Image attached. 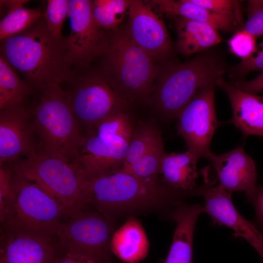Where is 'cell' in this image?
Here are the masks:
<instances>
[{
	"mask_svg": "<svg viewBox=\"0 0 263 263\" xmlns=\"http://www.w3.org/2000/svg\"><path fill=\"white\" fill-rule=\"evenodd\" d=\"M67 37L57 38L43 16L26 31L1 40L2 56L32 88L67 83L75 74L66 57Z\"/></svg>",
	"mask_w": 263,
	"mask_h": 263,
	"instance_id": "6da1fadb",
	"label": "cell"
},
{
	"mask_svg": "<svg viewBox=\"0 0 263 263\" xmlns=\"http://www.w3.org/2000/svg\"><path fill=\"white\" fill-rule=\"evenodd\" d=\"M85 190L89 205L112 221L118 215L130 212L164 207L174 208L184 198L192 196L163 182L144 181L121 168L86 177Z\"/></svg>",
	"mask_w": 263,
	"mask_h": 263,
	"instance_id": "7a4b0ae2",
	"label": "cell"
},
{
	"mask_svg": "<svg viewBox=\"0 0 263 263\" xmlns=\"http://www.w3.org/2000/svg\"><path fill=\"white\" fill-rule=\"evenodd\" d=\"M157 68L152 102L167 120L179 114L205 86L217 80L226 71V65L220 54L207 50L184 62L161 61Z\"/></svg>",
	"mask_w": 263,
	"mask_h": 263,
	"instance_id": "3957f363",
	"label": "cell"
},
{
	"mask_svg": "<svg viewBox=\"0 0 263 263\" xmlns=\"http://www.w3.org/2000/svg\"><path fill=\"white\" fill-rule=\"evenodd\" d=\"M100 57V71L130 103L146 100L153 92L157 73L154 60L126 29L108 31Z\"/></svg>",
	"mask_w": 263,
	"mask_h": 263,
	"instance_id": "277c9868",
	"label": "cell"
},
{
	"mask_svg": "<svg viewBox=\"0 0 263 263\" xmlns=\"http://www.w3.org/2000/svg\"><path fill=\"white\" fill-rule=\"evenodd\" d=\"M39 90L41 95L32 114L33 132L39 141L38 152L77 164L84 136L66 93L55 84Z\"/></svg>",
	"mask_w": 263,
	"mask_h": 263,
	"instance_id": "5b68a950",
	"label": "cell"
},
{
	"mask_svg": "<svg viewBox=\"0 0 263 263\" xmlns=\"http://www.w3.org/2000/svg\"><path fill=\"white\" fill-rule=\"evenodd\" d=\"M12 186L13 196L0 210L4 231L47 238L56 236L62 218L67 217L62 207L13 169Z\"/></svg>",
	"mask_w": 263,
	"mask_h": 263,
	"instance_id": "8992f818",
	"label": "cell"
},
{
	"mask_svg": "<svg viewBox=\"0 0 263 263\" xmlns=\"http://www.w3.org/2000/svg\"><path fill=\"white\" fill-rule=\"evenodd\" d=\"M12 169L55 199L67 218L89 205L86 177L76 164L37 151L13 162Z\"/></svg>",
	"mask_w": 263,
	"mask_h": 263,
	"instance_id": "52a82bcc",
	"label": "cell"
},
{
	"mask_svg": "<svg viewBox=\"0 0 263 263\" xmlns=\"http://www.w3.org/2000/svg\"><path fill=\"white\" fill-rule=\"evenodd\" d=\"M134 129L128 112H122L111 115L88 130L77 160L85 177L121 168Z\"/></svg>",
	"mask_w": 263,
	"mask_h": 263,
	"instance_id": "ba28073f",
	"label": "cell"
},
{
	"mask_svg": "<svg viewBox=\"0 0 263 263\" xmlns=\"http://www.w3.org/2000/svg\"><path fill=\"white\" fill-rule=\"evenodd\" d=\"M65 92L79 124L87 131L107 117L127 112L130 103L100 71L75 73Z\"/></svg>",
	"mask_w": 263,
	"mask_h": 263,
	"instance_id": "9c48e42d",
	"label": "cell"
},
{
	"mask_svg": "<svg viewBox=\"0 0 263 263\" xmlns=\"http://www.w3.org/2000/svg\"><path fill=\"white\" fill-rule=\"evenodd\" d=\"M113 222L87 208L62 221L56 237L62 249L82 252L98 263H114L110 247Z\"/></svg>",
	"mask_w": 263,
	"mask_h": 263,
	"instance_id": "30bf717a",
	"label": "cell"
},
{
	"mask_svg": "<svg viewBox=\"0 0 263 263\" xmlns=\"http://www.w3.org/2000/svg\"><path fill=\"white\" fill-rule=\"evenodd\" d=\"M71 31L67 37L66 57L75 73L88 70L99 57L105 47L108 31L101 28L93 15V1L69 0Z\"/></svg>",
	"mask_w": 263,
	"mask_h": 263,
	"instance_id": "8fae6325",
	"label": "cell"
},
{
	"mask_svg": "<svg viewBox=\"0 0 263 263\" xmlns=\"http://www.w3.org/2000/svg\"><path fill=\"white\" fill-rule=\"evenodd\" d=\"M216 82L202 88L179 114L177 132L185 141L188 150L197 158H206L218 122L215 108Z\"/></svg>",
	"mask_w": 263,
	"mask_h": 263,
	"instance_id": "7c38bea8",
	"label": "cell"
},
{
	"mask_svg": "<svg viewBox=\"0 0 263 263\" xmlns=\"http://www.w3.org/2000/svg\"><path fill=\"white\" fill-rule=\"evenodd\" d=\"M126 29L132 40L154 60H168L173 46L166 27L145 1L130 0Z\"/></svg>",
	"mask_w": 263,
	"mask_h": 263,
	"instance_id": "4fadbf2b",
	"label": "cell"
},
{
	"mask_svg": "<svg viewBox=\"0 0 263 263\" xmlns=\"http://www.w3.org/2000/svg\"><path fill=\"white\" fill-rule=\"evenodd\" d=\"M209 183L202 196L205 200L204 211L210 217L213 225L231 228L233 236L247 241L259 253L263 263V233L254 223L245 219L235 208L231 194L220 185Z\"/></svg>",
	"mask_w": 263,
	"mask_h": 263,
	"instance_id": "5bb4252c",
	"label": "cell"
},
{
	"mask_svg": "<svg viewBox=\"0 0 263 263\" xmlns=\"http://www.w3.org/2000/svg\"><path fill=\"white\" fill-rule=\"evenodd\" d=\"M32 114L23 105L0 110V164L14 162L38 151Z\"/></svg>",
	"mask_w": 263,
	"mask_h": 263,
	"instance_id": "9a60e30c",
	"label": "cell"
},
{
	"mask_svg": "<svg viewBox=\"0 0 263 263\" xmlns=\"http://www.w3.org/2000/svg\"><path fill=\"white\" fill-rule=\"evenodd\" d=\"M206 158L215 170L219 185L228 193L244 191L246 195L257 188L255 162L242 147L220 155L211 152Z\"/></svg>",
	"mask_w": 263,
	"mask_h": 263,
	"instance_id": "2e32d148",
	"label": "cell"
},
{
	"mask_svg": "<svg viewBox=\"0 0 263 263\" xmlns=\"http://www.w3.org/2000/svg\"><path fill=\"white\" fill-rule=\"evenodd\" d=\"M3 233L2 263H54L62 250L53 238L6 231Z\"/></svg>",
	"mask_w": 263,
	"mask_h": 263,
	"instance_id": "e0dca14e",
	"label": "cell"
},
{
	"mask_svg": "<svg viewBox=\"0 0 263 263\" xmlns=\"http://www.w3.org/2000/svg\"><path fill=\"white\" fill-rule=\"evenodd\" d=\"M216 85L229 98L232 110V123L245 136H263V97L243 92L223 77L217 80Z\"/></svg>",
	"mask_w": 263,
	"mask_h": 263,
	"instance_id": "ac0fdd59",
	"label": "cell"
},
{
	"mask_svg": "<svg viewBox=\"0 0 263 263\" xmlns=\"http://www.w3.org/2000/svg\"><path fill=\"white\" fill-rule=\"evenodd\" d=\"M204 212V207L201 205H189L183 201L172 210L170 215L176 223V227L164 263H193L194 232L198 218Z\"/></svg>",
	"mask_w": 263,
	"mask_h": 263,
	"instance_id": "d6986e66",
	"label": "cell"
},
{
	"mask_svg": "<svg viewBox=\"0 0 263 263\" xmlns=\"http://www.w3.org/2000/svg\"><path fill=\"white\" fill-rule=\"evenodd\" d=\"M198 160L188 150L182 153H165L160 171L163 182L175 190L202 196L209 181L205 179L203 184L197 185Z\"/></svg>",
	"mask_w": 263,
	"mask_h": 263,
	"instance_id": "ffe728a7",
	"label": "cell"
},
{
	"mask_svg": "<svg viewBox=\"0 0 263 263\" xmlns=\"http://www.w3.org/2000/svg\"><path fill=\"white\" fill-rule=\"evenodd\" d=\"M154 10L169 18L183 17L208 24L217 30L230 32L237 21L197 5L190 0H151L146 1Z\"/></svg>",
	"mask_w": 263,
	"mask_h": 263,
	"instance_id": "44dd1931",
	"label": "cell"
},
{
	"mask_svg": "<svg viewBox=\"0 0 263 263\" xmlns=\"http://www.w3.org/2000/svg\"><path fill=\"white\" fill-rule=\"evenodd\" d=\"M175 19L177 51L188 56L209 50L222 41L216 29L205 23L183 17Z\"/></svg>",
	"mask_w": 263,
	"mask_h": 263,
	"instance_id": "7402d4cb",
	"label": "cell"
},
{
	"mask_svg": "<svg viewBox=\"0 0 263 263\" xmlns=\"http://www.w3.org/2000/svg\"><path fill=\"white\" fill-rule=\"evenodd\" d=\"M113 253L125 263H138L147 255L149 243L140 222L132 217L113 233Z\"/></svg>",
	"mask_w": 263,
	"mask_h": 263,
	"instance_id": "603a6c76",
	"label": "cell"
},
{
	"mask_svg": "<svg viewBox=\"0 0 263 263\" xmlns=\"http://www.w3.org/2000/svg\"><path fill=\"white\" fill-rule=\"evenodd\" d=\"M29 0H0L7 13L0 22V39L4 40L26 31L44 15L40 9L24 6Z\"/></svg>",
	"mask_w": 263,
	"mask_h": 263,
	"instance_id": "cb8c5ba5",
	"label": "cell"
},
{
	"mask_svg": "<svg viewBox=\"0 0 263 263\" xmlns=\"http://www.w3.org/2000/svg\"><path fill=\"white\" fill-rule=\"evenodd\" d=\"M33 88L22 80L16 71L0 56V110L8 107L23 105Z\"/></svg>",
	"mask_w": 263,
	"mask_h": 263,
	"instance_id": "d4e9b609",
	"label": "cell"
},
{
	"mask_svg": "<svg viewBox=\"0 0 263 263\" xmlns=\"http://www.w3.org/2000/svg\"><path fill=\"white\" fill-rule=\"evenodd\" d=\"M163 139L158 128L150 122H141L134 129L128 151L122 169L132 165Z\"/></svg>",
	"mask_w": 263,
	"mask_h": 263,
	"instance_id": "484cf974",
	"label": "cell"
},
{
	"mask_svg": "<svg viewBox=\"0 0 263 263\" xmlns=\"http://www.w3.org/2000/svg\"><path fill=\"white\" fill-rule=\"evenodd\" d=\"M93 15L96 23L107 31L117 29L128 12L130 0H94Z\"/></svg>",
	"mask_w": 263,
	"mask_h": 263,
	"instance_id": "4316f807",
	"label": "cell"
},
{
	"mask_svg": "<svg viewBox=\"0 0 263 263\" xmlns=\"http://www.w3.org/2000/svg\"><path fill=\"white\" fill-rule=\"evenodd\" d=\"M69 0H49L43 15L47 26L52 35L57 38L63 37L62 27L68 16Z\"/></svg>",
	"mask_w": 263,
	"mask_h": 263,
	"instance_id": "83f0119b",
	"label": "cell"
},
{
	"mask_svg": "<svg viewBox=\"0 0 263 263\" xmlns=\"http://www.w3.org/2000/svg\"><path fill=\"white\" fill-rule=\"evenodd\" d=\"M256 38L244 29L239 30L227 41L229 50L242 60L248 59L258 51Z\"/></svg>",
	"mask_w": 263,
	"mask_h": 263,
	"instance_id": "f1b7e54d",
	"label": "cell"
},
{
	"mask_svg": "<svg viewBox=\"0 0 263 263\" xmlns=\"http://www.w3.org/2000/svg\"><path fill=\"white\" fill-rule=\"evenodd\" d=\"M195 4L202 6L217 14L230 18L235 21L240 19L239 2L231 0H190Z\"/></svg>",
	"mask_w": 263,
	"mask_h": 263,
	"instance_id": "f546056e",
	"label": "cell"
},
{
	"mask_svg": "<svg viewBox=\"0 0 263 263\" xmlns=\"http://www.w3.org/2000/svg\"><path fill=\"white\" fill-rule=\"evenodd\" d=\"M244 29L256 38L263 36V0H249Z\"/></svg>",
	"mask_w": 263,
	"mask_h": 263,
	"instance_id": "4dcf8cb0",
	"label": "cell"
},
{
	"mask_svg": "<svg viewBox=\"0 0 263 263\" xmlns=\"http://www.w3.org/2000/svg\"><path fill=\"white\" fill-rule=\"evenodd\" d=\"M261 50L256 56L242 60L241 62L231 69V74L233 78L240 79L241 77L254 71L263 70V41L258 45Z\"/></svg>",
	"mask_w": 263,
	"mask_h": 263,
	"instance_id": "1f68e13d",
	"label": "cell"
},
{
	"mask_svg": "<svg viewBox=\"0 0 263 263\" xmlns=\"http://www.w3.org/2000/svg\"><path fill=\"white\" fill-rule=\"evenodd\" d=\"M245 199L254 208V224L263 233V185L257 187L252 193L246 195Z\"/></svg>",
	"mask_w": 263,
	"mask_h": 263,
	"instance_id": "d6a6232c",
	"label": "cell"
},
{
	"mask_svg": "<svg viewBox=\"0 0 263 263\" xmlns=\"http://www.w3.org/2000/svg\"><path fill=\"white\" fill-rule=\"evenodd\" d=\"M54 263H98L90 256L81 251L62 249Z\"/></svg>",
	"mask_w": 263,
	"mask_h": 263,
	"instance_id": "836d02e7",
	"label": "cell"
},
{
	"mask_svg": "<svg viewBox=\"0 0 263 263\" xmlns=\"http://www.w3.org/2000/svg\"><path fill=\"white\" fill-rule=\"evenodd\" d=\"M230 83L244 92L254 94L263 93V70L260 75L252 80L239 79Z\"/></svg>",
	"mask_w": 263,
	"mask_h": 263,
	"instance_id": "e575fe53",
	"label": "cell"
},
{
	"mask_svg": "<svg viewBox=\"0 0 263 263\" xmlns=\"http://www.w3.org/2000/svg\"><path fill=\"white\" fill-rule=\"evenodd\" d=\"M0 263H2V262H1V261H0Z\"/></svg>",
	"mask_w": 263,
	"mask_h": 263,
	"instance_id": "d590c367",
	"label": "cell"
}]
</instances>
